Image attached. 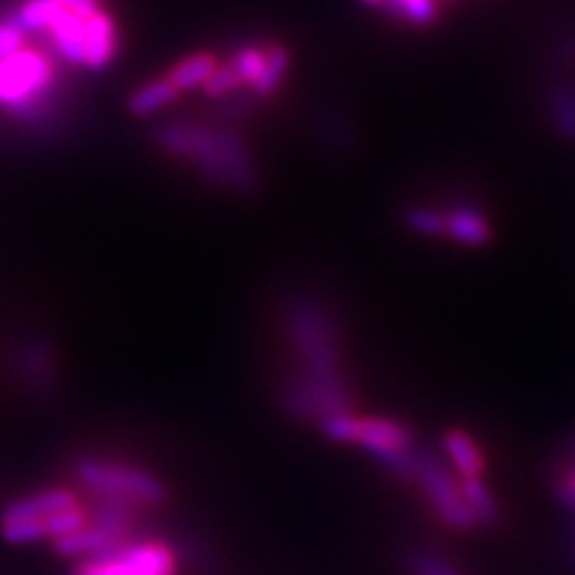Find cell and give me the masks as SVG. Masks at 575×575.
<instances>
[{
  "mask_svg": "<svg viewBox=\"0 0 575 575\" xmlns=\"http://www.w3.org/2000/svg\"><path fill=\"white\" fill-rule=\"evenodd\" d=\"M151 139L164 154L190 164L207 182L238 195L257 192L259 170L254 156L233 127L164 121L154 125Z\"/></svg>",
  "mask_w": 575,
  "mask_h": 575,
  "instance_id": "1",
  "label": "cell"
},
{
  "mask_svg": "<svg viewBox=\"0 0 575 575\" xmlns=\"http://www.w3.org/2000/svg\"><path fill=\"white\" fill-rule=\"evenodd\" d=\"M90 525V509L67 487L20 496L0 511V537L10 544L61 542Z\"/></svg>",
  "mask_w": 575,
  "mask_h": 575,
  "instance_id": "2",
  "label": "cell"
},
{
  "mask_svg": "<svg viewBox=\"0 0 575 575\" xmlns=\"http://www.w3.org/2000/svg\"><path fill=\"white\" fill-rule=\"evenodd\" d=\"M288 341L300 359V369L312 377H331L343 367V326L338 314L324 300L297 293L285 302Z\"/></svg>",
  "mask_w": 575,
  "mask_h": 575,
  "instance_id": "3",
  "label": "cell"
},
{
  "mask_svg": "<svg viewBox=\"0 0 575 575\" xmlns=\"http://www.w3.org/2000/svg\"><path fill=\"white\" fill-rule=\"evenodd\" d=\"M61 86L58 58L43 43H27L0 63V113L20 123Z\"/></svg>",
  "mask_w": 575,
  "mask_h": 575,
  "instance_id": "4",
  "label": "cell"
},
{
  "mask_svg": "<svg viewBox=\"0 0 575 575\" xmlns=\"http://www.w3.org/2000/svg\"><path fill=\"white\" fill-rule=\"evenodd\" d=\"M77 482L96 499L133 503L139 509H158L168 501V487L139 466L108 458H80L75 466Z\"/></svg>",
  "mask_w": 575,
  "mask_h": 575,
  "instance_id": "5",
  "label": "cell"
},
{
  "mask_svg": "<svg viewBox=\"0 0 575 575\" xmlns=\"http://www.w3.org/2000/svg\"><path fill=\"white\" fill-rule=\"evenodd\" d=\"M178 571L176 546L156 537H137L72 566V575H178Z\"/></svg>",
  "mask_w": 575,
  "mask_h": 575,
  "instance_id": "6",
  "label": "cell"
},
{
  "mask_svg": "<svg viewBox=\"0 0 575 575\" xmlns=\"http://www.w3.org/2000/svg\"><path fill=\"white\" fill-rule=\"evenodd\" d=\"M412 484L420 487L427 506L446 527L458 532L478 530V523H474L463 492H460V478L437 453H431L429 449H420Z\"/></svg>",
  "mask_w": 575,
  "mask_h": 575,
  "instance_id": "7",
  "label": "cell"
},
{
  "mask_svg": "<svg viewBox=\"0 0 575 575\" xmlns=\"http://www.w3.org/2000/svg\"><path fill=\"white\" fill-rule=\"evenodd\" d=\"M324 437L338 443H355L365 449L372 458L386 453L406 451L415 446V437L408 425H402L391 417H374V415H334L320 422Z\"/></svg>",
  "mask_w": 575,
  "mask_h": 575,
  "instance_id": "8",
  "label": "cell"
},
{
  "mask_svg": "<svg viewBox=\"0 0 575 575\" xmlns=\"http://www.w3.org/2000/svg\"><path fill=\"white\" fill-rule=\"evenodd\" d=\"M10 365L20 384L36 396L55 391L58 384V351L43 334H24L12 345Z\"/></svg>",
  "mask_w": 575,
  "mask_h": 575,
  "instance_id": "9",
  "label": "cell"
},
{
  "mask_svg": "<svg viewBox=\"0 0 575 575\" xmlns=\"http://www.w3.org/2000/svg\"><path fill=\"white\" fill-rule=\"evenodd\" d=\"M121 51L118 22L113 14L101 8L94 18L86 20V39H84V70L104 72L113 65Z\"/></svg>",
  "mask_w": 575,
  "mask_h": 575,
  "instance_id": "10",
  "label": "cell"
},
{
  "mask_svg": "<svg viewBox=\"0 0 575 575\" xmlns=\"http://www.w3.org/2000/svg\"><path fill=\"white\" fill-rule=\"evenodd\" d=\"M443 453L449 458L451 470L460 480H484L487 460L480 449V443L474 441L472 435L466 429H449L443 435Z\"/></svg>",
  "mask_w": 575,
  "mask_h": 575,
  "instance_id": "11",
  "label": "cell"
},
{
  "mask_svg": "<svg viewBox=\"0 0 575 575\" xmlns=\"http://www.w3.org/2000/svg\"><path fill=\"white\" fill-rule=\"evenodd\" d=\"M446 238L468 248H484L492 240V223L480 209L460 205L446 211Z\"/></svg>",
  "mask_w": 575,
  "mask_h": 575,
  "instance_id": "12",
  "label": "cell"
},
{
  "mask_svg": "<svg viewBox=\"0 0 575 575\" xmlns=\"http://www.w3.org/2000/svg\"><path fill=\"white\" fill-rule=\"evenodd\" d=\"M178 96L180 92L164 75V77H154L149 82H142L137 90L129 92L125 106L133 118H151V115L166 111L170 104H176Z\"/></svg>",
  "mask_w": 575,
  "mask_h": 575,
  "instance_id": "13",
  "label": "cell"
},
{
  "mask_svg": "<svg viewBox=\"0 0 575 575\" xmlns=\"http://www.w3.org/2000/svg\"><path fill=\"white\" fill-rule=\"evenodd\" d=\"M216 67H219V58L209 51H197L192 55H185L182 61L172 65L166 72V77L182 94V92L201 90V86H205L213 75Z\"/></svg>",
  "mask_w": 575,
  "mask_h": 575,
  "instance_id": "14",
  "label": "cell"
},
{
  "mask_svg": "<svg viewBox=\"0 0 575 575\" xmlns=\"http://www.w3.org/2000/svg\"><path fill=\"white\" fill-rule=\"evenodd\" d=\"M460 492L478 527H496L501 523V506L484 480H460Z\"/></svg>",
  "mask_w": 575,
  "mask_h": 575,
  "instance_id": "15",
  "label": "cell"
},
{
  "mask_svg": "<svg viewBox=\"0 0 575 575\" xmlns=\"http://www.w3.org/2000/svg\"><path fill=\"white\" fill-rule=\"evenodd\" d=\"M550 113L556 133L566 142L575 144V84L558 80L550 90Z\"/></svg>",
  "mask_w": 575,
  "mask_h": 575,
  "instance_id": "16",
  "label": "cell"
},
{
  "mask_svg": "<svg viewBox=\"0 0 575 575\" xmlns=\"http://www.w3.org/2000/svg\"><path fill=\"white\" fill-rule=\"evenodd\" d=\"M381 12L400 24L429 27L439 20V0H386Z\"/></svg>",
  "mask_w": 575,
  "mask_h": 575,
  "instance_id": "17",
  "label": "cell"
},
{
  "mask_svg": "<svg viewBox=\"0 0 575 575\" xmlns=\"http://www.w3.org/2000/svg\"><path fill=\"white\" fill-rule=\"evenodd\" d=\"M288 70H291V51L281 46V43H271V46H266V65H264L262 77H259V82L252 86L250 92L257 98L273 96L279 86L283 84V80L288 77Z\"/></svg>",
  "mask_w": 575,
  "mask_h": 575,
  "instance_id": "18",
  "label": "cell"
},
{
  "mask_svg": "<svg viewBox=\"0 0 575 575\" xmlns=\"http://www.w3.org/2000/svg\"><path fill=\"white\" fill-rule=\"evenodd\" d=\"M406 568L410 575H460L453 561L427 546H417L406 554Z\"/></svg>",
  "mask_w": 575,
  "mask_h": 575,
  "instance_id": "19",
  "label": "cell"
},
{
  "mask_svg": "<svg viewBox=\"0 0 575 575\" xmlns=\"http://www.w3.org/2000/svg\"><path fill=\"white\" fill-rule=\"evenodd\" d=\"M230 65L236 67V72L240 75L242 84L252 90V86L259 82L266 65V49L264 46H254V43H244L240 46L233 58H230Z\"/></svg>",
  "mask_w": 575,
  "mask_h": 575,
  "instance_id": "20",
  "label": "cell"
},
{
  "mask_svg": "<svg viewBox=\"0 0 575 575\" xmlns=\"http://www.w3.org/2000/svg\"><path fill=\"white\" fill-rule=\"evenodd\" d=\"M402 221L417 236L441 238L446 236V213L435 207H410L402 216Z\"/></svg>",
  "mask_w": 575,
  "mask_h": 575,
  "instance_id": "21",
  "label": "cell"
},
{
  "mask_svg": "<svg viewBox=\"0 0 575 575\" xmlns=\"http://www.w3.org/2000/svg\"><path fill=\"white\" fill-rule=\"evenodd\" d=\"M242 80H240V75L236 72V67L230 65V61L228 63H223V65H219L213 70V75L209 77V82L201 86V92H205V96H209V98H228V96H233V94H238L240 90H242Z\"/></svg>",
  "mask_w": 575,
  "mask_h": 575,
  "instance_id": "22",
  "label": "cell"
},
{
  "mask_svg": "<svg viewBox=\"0 0 575 575\" xmlns=\"http://www.w3.org/2000/svg\"><path fill=\"white\" fill-rule=\"evenodd\" d=\"M22 46H27V36L20 32L18 27L0 20V63H3L6 58H10L12 53H18Z\"/></svg>",
  "mask_w": 575,
  "mask_h": 575,
  "instance_id": "23",
  "label": "cell"
},
{
  "mask_svg": "<svg viewBox=\"0 0 575 575\" xmlns=\"http://www.w3.org/2000/svg\"><path fill=\"white\" fill-rule=\"evenodd\" d=\"M61 3L70 10L75 12L77 18H82L84 22L94 18V14L101 10V0H61Z\"/></svg>",
  "mask_w": 575,
  "mask_h": 575,
  "instance_id": "24",
  "label": "cell"
},
{
  "mask_svg": "<svg viewBox=\"0 0 575 575\" xmlns=\"http://www.w3.org/2000/svg\"><path fill=\"white\" fill-rule=\"evenodd\" d=\"M561 61H575V36H568L564 43H561V51H558Z\"/></svg>",
  "mask_w": 575,
  "mask_h": 575,
  "instance_id": "25",
  "label": "cell"
},
{
  "mask_svg": "<svg viewBox=\"0 0 575 575\" xmlns=\"http://www.w3.org/2000/svg\"><path fill=\"white\" fill-rule=\"evenodd\" d=\"M363 3H365V6H369V8H377V10H381V8H384V3H386V0H363Z\"/></svg>",
  "mask_w": 575,
  "mask_h": 575,
  "instance_id": "26",
  "label": "cell"
}]
</instances>
